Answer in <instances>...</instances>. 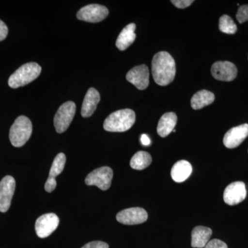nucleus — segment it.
<instances>
[{"label":"nucleus","instance_id":"f257e3e1","mask_svg":"<svg viewBox=\"0 0 248 248\" xmlns=\"http://www.w3.org/2000/svg\"><path fill=\"white\" fill-rule=\"evenodd\" d=\"M152 74L156 84L165 86L170 84L175 78L176 64L168 52L155 54L152 61Z\"/></svg>","mask_w":248,"mask_h":248},{"label":"nucleus","instance_id":"f03ea898","mask_svg":"<svg viewBox=\"0 0 248 248\" xmlns=\"http://www.w3.org/2000/svg\"><path fill=\"white\" fill-rule=\"evenodd\" d=\"M136 120L135 112L131 109L115 111L106 119L104 130L112 133H122L133 127Z\"/></svg>","mask_w":248,"mask_h":248},{"label":"nucleus","instance_id":"7ed1b4c3","mask_svg":"<svg viewBox=\"0 0 248 248\" xmlns=\"http://www.w3.org/2000/svg\"><path fill=\"white\" fill-rule=\"evenodd\" d=\"M42 68L35 62L25 63L18 68L9 79V85L12 89H17L30 84L40 76Z\"/></svg>","mask_w":248,"mask_h":248},{"label":"nucleus","instance_id":"20e7f679","mask_svg":"<svg viewBox=\"0 0 248 248\" xmlns=\"http://www.w3.org/2000/svg\"><path fill=\"white\" fill-rule=\"evenodd\" d=\"M32 132L31 120L25 116H19L10 129V141L15 147H22L30 139Z\"/></svg>","mask_w":248,"mask_h":248},{"label":"nucleus","instance_id":"39448f33","mask_svg":"<svg viewBox=\"0 0 248 248\" xmlns=\"http://www.w3.org/2000/svg\"><path fill=\"white\" fill-rule=\"evenodd\" d=\"M76 106L73 102H67L59 108L54 117V125L58 133H63L68 128L76 115Z\"/></svg>","mask_w":248,"mask_h":248},{"label":"nucleus","instance_id":"423d86ee","mask_svg":"<svg viewBox=\"0 0 248 248\" xmlns=\"http://www.w3.org/2000/svg\"><path fill=\"white\" fill-rule=\"evenodd\" d=\"M113 177V171L110 168H99L88 174L85 182L88 186H96L102 190L110 188L111 182Z\"/></svg>","mask_w":248,"mask_h":248},{"label":"nucleus","instance_id":"0eeeda50","mask_svg":"<svg viewBox=\"0 0 248 248\" xmlns=\"http://www.w3.org/2000/svg\"><path fill=\"white\" fill-rule=\"evenodd\" d=\"M108 14V10L106 6L93 4L81 8L77 14V17L84 22L97 23L106 19Z\"/></svg>","mask_w":248,"mask_h":248},{"label":"nucleus","instance_id":"6e6552de","mask_svg":"<svg viewBox=\"0 0 248 248\" xmlns=\"http://www.w3.org/2000/svg\"><path fill=\"white\" fill-rule=\"evenodd\" d=\"M60 223V219L53 213L46 214L37 218L35 223V231L37 236L42 239L48 237L55 230Z\"/></svg>","mask_w":248,"mask_h":248},{"label":"nucleus","instance_id":"1a4fd4ad","mask_svg":"<svg viewBox=\"0 0 248 248\" xmlns=\"http://www.w3.org/2000/svg\"><path fill=\"white\" fill-rule=\"evenodd\" d=\"M16 190V180L11 176H6L0 182V212L6 213L11 207Z\"/></svg>","mask_w":248,"mask_h":248},{"label":"nucleus","instance_id":"9d476101","mask_svg":"<svg viewBox=\"0 0 248 248\" xmlns=\"http://www.w3.org/2000/svg\"><path fill=\"white\" fill-rule=\"evenodd\" d=\"M237 68L230 62H217L212 66L213 78L218 81H231L237 76Z\"/></svg>","mask_w":248,"mask_h":248},{"label":"nucleus","instance_id":"9b49d317","mask_svg":"<svg viewBox=\"0 0 248 248\" xmlns=\"http://www.w3.org/2000/svg\"><path fill=\"white\" fill-rule=\"evenodd\" d=\"M148 219V213L144 209L130 208L122 210L117 215V221L124 225L141 224Z\"/></svg>","mask_w":248,"mask_h":248},{"label":"nucleus","instance_id":"f8f14e48","mask_svg":"<svg viewBox=\"0 0 248 248\" xmlns=\"http://www.w3.org/2000/svg\"><path fill=\"white\" fill-rule=\"evenodd\" d=\"M149 78V69L144 64L134 67L126 75V79L129 82L141 91L148 88L150 83Z\"/></svg>","mask_w":248,"mask_h":248},{"label":"nucleus","instance_id":"ddd939ff","mask_svg":"<svg viewBox=\"0 0 248 248\" xmlns=\"http://www.w3.org/2000/svg\"><path fill=\"white\" fill-rule=\"evenodd\" d=\"M247 195L246 185L244 182L232 183L227 186L223 193L225 203L229 205H235L242 202Z\"/></svg>","mask_w":248,"mask_h":248},{"label":"nucleus","instance_id":"4468645a","mask_svg":"<svg viewBox=\"0 0 248 248\" xmlns=\"http://www.w3.org/2000/svg\"><path fill=\"white\" fill-rule=\"evenodd\" d=\"M248 137V124L230 129L223 138V144L228 148H235L240 146Z\"/></svg>","mask_w":248,"mask_h":248},{"label":"nucleus","instance_id":"2eb2a0df","mask_svg":"<svg viewBox=\"0 0 248 248\" xmlns=\"http://www.w3.org/2000/svg\"><path fill=\"white\" fill-rule=\"evenodd\" d=\"M99 101L100 94L97 90L94 88L89 89L86 93L81 107V116L85 118L91 117L97 108Z\"/></svg>","mask_w":248,"mask_h":248},{"label":"nucleus","instance_id":"dca6fc26","mask_svg":"<svg viewBox=\"0 0 248 248\" xmlns=\"http://www.w3.org/2000/svg\"><path fill=\"white\" fill-rule=\"evenodd\" d=\"M177 122L174 112H166L160 118L157 125V133L161 138H166L172 133Z\"/></svg>","mask_w":248,"mask_h":248},{"label":"nucleus","instance_id":"f3484780","mask_svg":"<svg viewBox=\"0 0 248 248\" xmlns=\"http://www.w3.org/2000/svg\"><path fill=\"white\" fill-rule=\"evenodd\" d=\"M135 29H136V25L132 23L127 25L122 31L116 41V46L119 50H126L130 45H133L136 39Z\"/></svg>","mask_w":248,"mask_h":248},{"label":"nucleus","instance_id":"a211bd4d","mask_svg":"<svg viewBox=\"0 0 248 248\" xmlns=\"http://www.w3.org/2000/svg\"><path fill=\"white\" fill-rule=\"evenodd\" d=\"M192 172V165L186 160H181L172 166L171 170V177L174 182L182 183L188 179Z\"/></svg>","mask_w":248,"mask_h":248},{"label":"nucleus","instance_id":"6ab92c4d","mask_svg":"<svg viewBox=\"0 0 248 248\" xmlns=\"http://www.w3.org/2000/svg\"><path fill=\"white\" fill-rule=\"evenodd\" d=\"M213 231L210 228L204 226H197L192 231V248H203L210 241Z\"/></svg>","mask_w":248,"mask_h":248},{"label":"nucleus","instance_id":"aec40b11","mask_svg":"<svg viewBox=\"0 0 248 248\" xmlns=\"http://www.w3.org/2000/svg\"><path fill=\"white\" fill-rule=\"evenodd\" d=\"M215 99V94L213 93L202 90L196 93L191 99V107L195 110H200L213 104Z\"/></svg>","mask_w":248,"mask_h":248},{"label":"nucleus","instance_id":"412c9836","mask_svg":"<svg viewBox=\"0 0 248 248\" xmlns=\"http://www.w3.org/2000/svg\"><path fill=\"white\" fill-rule=\"evenodd\" d=\"M152 163V156L149 153L145 151H139L134 155L130 160L132 169L141 170L146 169Z\"/></svg>","mask_w":248,"mask_h":248},{"label":"nucleus","instance_id":"4be33fe9","mask_svg":"<svg viewBox=\"0 0 248 248\" xmlns=\"http://www.w3.org/2000/svg\"><path fill=\"white\" fill-rule=\"evenodd\" d=\"M219 30L224 33L232 35L237 31V27L230 16L223 15L219 19Z\"/></svg>","mask_w":248,"mask_h":248},{"label":"nucleus","instance_id":"5701e85b","mask_svg":"<svg viewBox=\"0 0 248 248\" xmlns=\"http://www.w3.org/2000/svg\"><path fill=\"white\" fill-rule=\"evenodd\" d=\"M66 161V155L63 153H60V154L57 155L56 157L54 159L51 168H50L49 176L55 178L60 173H62L63 170L64 169Z\"/></svg>","mask_w":248,"mask_h":248},{"label":"nucleus","instance_id":"b1692460","mask_svg":"<svg viewBox=\"0 0 248 248\" xmlns=\"http://www.w3.org/2000/svg\"><path fill=\"white\" fill-rule=\"evenodd\" d=\"M236 19L240 24L248 22V4L244 5L239 8L236 14Z\"/></svg>","mask_w":248,"mask_h":248},{"label":"nucleus","instance_id":"393cba45","mask_svg":"<svg viewBox=\"0 0 248 248\" xmlns=\"http://www.w3.org/2000/svg\"><path fill=\"white\" fill-rule=\"evenodd\" d=\"M204 248H228V246L221 240L213 239L209 241Z\"/></svg>","mask_w":248,"mask_h":248},{"label":"nucleus","instance_id":"a878e982","mask_svg":"<svg viewBox=\"0 0 248 248\" xmlns=\"http://www.w3.org/2000/svg\"><path fill=\"white\" fill-rule=\"evenodd\" d=\"M194 1L192 0H172L171 1V3L179 9H186Z\"/></svg>","mask_w":248,"mask_h":248},{"label":"nucleus","instance_id":"bb28decb","mask_svg":"<svg viewBox=\"0 0 248 248\" xmlns=\"http://www.w3.org/2000/svg\"><path fill=\"white\" fill-rule=\"evenodd\" d=\"M57 182L55 178L49 176L45 184V190L47 192H52L56 188Z\"/></svg>","mask_w":248,"mask_h":248},{"label":"nucleus","instance_id":"cd10ccee","mask_svg":"<svg viewBox=\"0 0 248 248\" xmlns=\"http://www.w3.org/2000/svg\"><path fill=\"white\" fill-rule=\"evenodd\" d=\"M81 248H109L108 244L102 241H93L85 245Z\"/></svg>","mask_w":248,"mask_h":248},{"label":"nucleus","instance_id":"c85d7f7f","mask_svg":"<svg viewBox=\"0 0 248 248\" xmlns=\"http://www.w3.org/2000/svg\"><path fill=\"white\" fill-rule=\"evenodd\" d=\"M8 32H9V29H8L7 26L0 19V42L6 38Z\"/></svg>","mask_w":248,"mask_h":248},{"label":"nucleus","instance_id":"c756f323","mask_svg":"<svg viewBox=\"0 0 248 248\" xmlns=\"http://www.w3.org/2000/svg\"><path fill=\"white\" fill-rule=\"evenodd\" d=\"M141 142L142 144L145 146H149L151 144V140L148 138V135H142L141 137Z\"/></svg>","mask_w":248,"mask_h":248}]
</instances>
